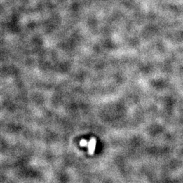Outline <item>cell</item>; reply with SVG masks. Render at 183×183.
<instances>
[{
    "instance_id": "2",
    "label": "cell",
    "mask_w": 183,
    "mask_h": 183,
    "mask_svg": "<svg viewBox=\"0 0 183 183\" xmlns=\"http://www.w3.org/2000/svg\"><path fill=\"white\" fill-rule=\"evenodd\" d=\"M80 145L83 147H87L88 145V142L86 140H81L80 141Z\"/></svg>"
},
{
    "instance_id": "1",
    "label": "cell",
    "mask_w": 183,
    "mask_h": 183,
    "mask_svg": "<svg viewBox=\"0 0 183 183\" xmlns=\"http://www.w3.org/2000/svg\"><path fill=\"white\" fill-rule=\"evenodd\" d=\"M96 140L95 138H92L91 140L88 142V153L90 155H93L95 151V147H96Z\"/></svg>"
}]
</instances>
